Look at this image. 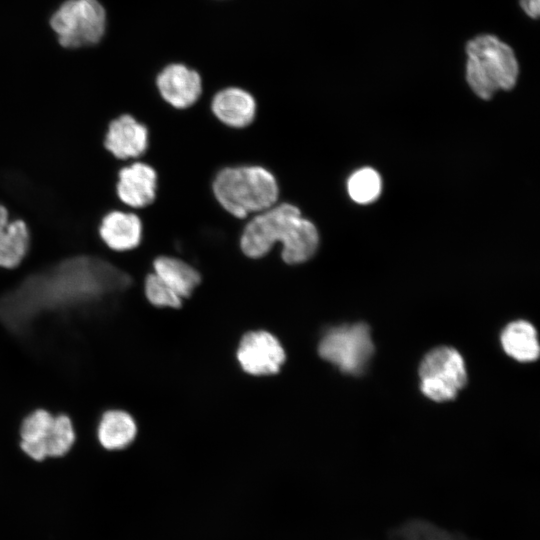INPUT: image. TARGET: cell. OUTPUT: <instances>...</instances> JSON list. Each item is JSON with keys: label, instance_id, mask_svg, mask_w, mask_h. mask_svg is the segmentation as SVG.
<instances>
[{"label": "cell", "instance_id": "cell-1", "mask_svg": "<svg viewBox=\"0 0 540 540\" xmlns=\"http://www.w3.org/2000/svg\"><path fill=\"white\" fill-rule=\"evenodd\" d=\"M131 277L91 255L72 256L30 274L0 297V322L15 335L28 333L41 316L86 310L124 292Z\"/></svg>", "mask_w": 540, "mask_h": 540}, {"label": "cell", "instance_id": "cell-2", "mask_svg": "<svg viewBox=\"0 0 540 540\" xmlns=\"http://www.w3.org/2000/svg\"><path fill=\"white\" fill-rule=\"evenodd\" d=\"M280 243L281 258L287 264H301L316 253L319 234L316 226L291 203L275 204L255 214L240 236V249L251 259L267 255Z\"/></svg>", "mask_w": 540, "mask_h": 540}, {"label": "cell", "instance_id": "cell-3", "mask_svg": "<svg viewBox=\"0 0 540 540\" xmlns=\"http://www.w3.org/2000/svg\"><path fill=\"white\" fill-rule=\"evenodd\" d=\"M212 191L220 206L239 219L272 207L279 197L274 174L260 165L220 169L213 179Z\"/></svg>", "mask_w": 540, "mask_h": 540}, {"label": "cell", "instance_id": "cell-4", "mask_svg": "<svg viewBox=\"0 0 540 540\" xmlns=\"http://www.w3.org/2000/svg\"><path fill=\"white\" fill-rule=\"evenodd\" d=\"M466 80L473 92L484 100L498 90L512 89L519 65L512 48L491 34L479 35L466 46Z\"/></svg>", "mask_w": 540, "mask_h": 540}, {"label": "cell", "instance_id": "cell-5", "mask_svg": "<svg viewBox=\"0 0 540 540\" xmlns=\"http://www.w3.org/2000/svg\"><path fill=\"white\" fill-rule=\"evenodd\" d=\"M50 26L66 48L98 43L106 30V12L98 0H67L51 16Z\"/></svg>", "mask_w": 540, "mask_h": 540}, {"label": "cell", "instance_id": "cell-6", "mask_svg": "<svg viewBox=\"0 0 540 540\" xmlns=\"http://www.w3.org/2000/svg\"><path fill=\"white\" fill-rule=\"evenodd\" d=\"M374 352L369 327L364 323L332 327L322 336L318 353L344 373L364 371Z\"/></svg>", "mask_w": 540, "mask_h": 540}, {"label": "cell", "instance_id": "cell-7", "mask_svg": "<svg viewBox=\"0 0 540 540\" xmlns=\"http://www.w3.org/2000/svg\"><path fill=\"white\" fill-rule=\"evenodd\" d=\"M419 378L427 398L437 402L452 400L467 382L464 360L454 348H435L423 358Z\"/></svg>", "mask_w": 540, "mask_h": 540}, {"label": "cell", "instance_id": "cell-8", "mask_svg": "<svg viewBox=\"0 0 540 540\" xmlns=\"http://www.w3.org/2000/svg\"><path fill=\"white\" fill-rule=\"evenodd\" d=\"M236 356L242 370L253 376L277 374L286 360L280 341L265 330L245 333Z\"/></svg>", "mask_w": 540, "mask_h": 540}, {"label": "cell", "instance_id": "cell-9", "mask_svg": "<svg viewBox=\"0 0 540 540\" xmlns=\"http://www.w3.org/2000/svg\"><path fill=\"white\" fill-rule=\"evenodd\" d=\"M156 85L161 97L176 109L194 105L202 94L199 73L184 64H170L157 76Z\"/></svg>", "mask_w": 540, "mask_h": 540}, {"label": "cell", "instance_id": "cell-10", "mask_svg": "<svg viewBox=\"0 0 540 540\" xmlns=\"http://www.w3.org/2000/svg\"><path fill=\"white\" fill-rule=\"evenodd\" d=\"M157 188V172L147 163L134 162L118 172L117 195L129 207L144 208L152 204Z\"/></svg>", "mask_w": 540, "mask_h": 540}, {"label": "cell", "instance_id": "cell-11", "mask_svg": "<svg viewBox=\"0 0 540 540\" xmlns=\"http://www.w3.org/2000/svg\"><path fill=\"white\" fill-rule=\"evenodd\" d=\"M148 146V128L132 115L123 114L109 123L104 147L115 158H137L147 151Z\"/></svg>", "mask_w": 540, "mask_h": 540}, {"label": "cell", "instance_id": "cell-12", "mask_svg": "<svg viewBox=\"0 0 540 540\" xmlns=\"http://www.w3.org/2000/svg\"><path fill=\"white\" fill-rule=\"evenodd\" d=\"M256 107L252 94L239 87L218 91L211 102L214 116L224 125L236 129L245 128L253 122Z\"/></svg>", "mask_w": 540, "mask_h": 540}, {"label": "cell", "instance_id": "cell-13", "mask_svg": "<svg viewBox=\"0 0 540 540\" xmlns=\"http://www.w3.org/2000/svg\"><path fill=\"white\" fill-rule=\"evenodd\" d=\"M143 226L134 213L112 211L101 221L99 234L103 242L114 251L136 248L142 240Z\"/></svg>", "mask_w": 540, "mask_h": 540}, {"label": "cell", "instance_id": "cell-14", "mask_svg": "<svg viewBox=\"0 0 540 540\" xmlns=\"http://www.w3.org/2000/svg\"><path fill=\"white\" fill-rule=\"evenodd\" d=\"M29 247V230L21 219L9 221L7 209L0 205V267L14 268L25 257Z\"/></svg>", "mask_w": 540, "mask_h": 540}, {"label": "cell", "instance_id": "cell-15", "mask_svg": "<svg viewBox=\"0 0 540 540\" xmlns=\"http://www.w3.org/2000/svg\"><path fill=\"white\" fill-rule=\"evenodd\" d=\"M153 269L182 299L190 297L201 282L200 273L177 257L159 256L153 262Z\"/></svg>", "mask_w": 540, "mask_h": 540}, {"label": "cell", "instance_id": "cell-16", "mask_svg": "<svg viewBox=\"0 0 540 540\" xmlns=\"http://www.w3.org/2000/svg\"><path fill=\"white\" fill-rule=\"evenodd\" d=\"M504 351L520 362H531L539 356L537 332L532 324L518 320L508 324L501 334Z\"/></svg>", "mask_w": 540, "mask_h": 540}, {"label": "cell", "instance_id": "cell-17", "mask_svg": "<svg viewBox=\"0 0 540 540\" xmlns=\"http://www.w3.org/2000/svg\"><path fill=\"white\" fill-rule=\"evenodd\" d=\"M75 441V433L70 418L66 415L55 417L54 424L47 437L36 445L21 446L31 458L41 461L47 456L59 457L65 455Z\"/></svg>", "mask_w": 540, "mask_h": 540}, {"label": "cell", "instance_id": "cell-18", "mask_svg": "<svg viewBox=\"0 0 540 540\" xmlns=\"http://www.w3.org/2000/svg\"><path fill=\"white\" fill-rule=\"evenodd\" d=\"M137 427L132 416L121 410H110L103 414L98 427L101 445L109 450L127 447L135 438Z\"/></svg>", "mask_w": 540, "mask_h": 540}, {"label": "cell", "instance_id": "cell-19", "mask_svg": "<svg viewBox=\"0 0 540 540\" xmlns=\"http://www.w3.org/2000/svg\"><path fill=\"white\" fill-rule=\"evenodd\" d=\"M388 540H470L423 519L408 520L388 533Z\"/></svg>", "mask_w": 540, "mask_h": 540}, {"label": "cell", "instance_id": "cell-20", "mask_svg": "<svg viewBox=\"0 0 540 540\" xmlns=\"http://www.w3.org/2000/svg\"><path fill=\"white\" fill-rule=\"evenodd\" d=\"M347 189L353 201L367 204L380 195L381 178L372 168H362L350 176Z\"/></svg>", "mask_w": 540, "mask_h": 540}, {"label": "cell", "instance_id": "cell-21", "mask_svg": "<svg viewBox=\"0 0 540 540\" xmlns=\"http://www.w3.org/2000/svg\"><path fill=\"white\" fill-rule=\"evenodd\" d=\"M55 417L43 409L34 411L22 422L21 446L35 445L42 442L53 427Z\"/></svg>", "mask_w": 540, "mask_h": 540}, {"label": "cell", "instance_id": "cell-22", "mask_svg": "<svg viewBox=\"0 0 540 540\" xmlns=\"http://www.w3.org/2000/svg\"><path fill=\"white\" fill-rule=\"evenodd\" d=\"M147 300L160 308H180L182 298L156 273H149L144 281Z\"/></svg>", "mask_w": 540, "mask_h": 540}, {"label": "cell", "instance_id": "cell-23", "mask_svg": "<svg viewBox=\"0 0 540 540\" xmlns=\"http://www.w3.org/2000/svg\"><path fill=\"white\" fill-rule=\"evenodd\" d=\"M521 8L531 18H537L540 10V0H520Z\"/></svg>", "mask_w": 540, "mask_h": 540}]
</instances>
